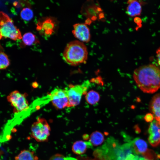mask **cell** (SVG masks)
<instances>
[{
	"label": "cell",
	"mask_w": 160,
	"mask_h": 160,
	"mask_svg": "<svg viewBox=\"0 0 160 160\" xmlns=\"http://www.w3.org/2000/svg\"><path fill=\"white\" fill-rule=\"evenodd\" d=\"M133 77L137 86L143 92L153 93L160 88V69L154 65H145L136 68Z\"/></svg>",
	"instance_id": "obj_1"
},
{
	"label": "cell",
	"mask_w": 160,
	"mask_h": 160,
	"mask_svg": "<svg viewBox=\"0 0 160 160\" xmlns=\"http://www.w3.org/2000/svg\"><path fill=\"white\" fill-rule=\"evenodd\" d=\"M88 51L85 45L79 41H73L66 46L63 53V57L68 64L77 65L86 62Z\"/></svg>",
	"instance_id": "obj_2"
},
{
	"label": "cell",
	"mask_w": 160,
	"mask_h": 160,
	"mask_svg": "<svg viewBox=\"0 0 160 160\" xmlns=\"http://www.w3.org/2000/svg\"><path fill=\"white\" fill-rule=\"evenodd\" d=\"M2 37L14 40L22 37L20 31L15 25L13 20L7 14L0 12V39Z\"/></svg>",
	"instance_id": "obj_3"
},
{
	"label": "cell",
	"mask_w": 160,
	"mask_h": 160,
	"mask_svg": "<svg viewBox=\"0 0 160 160\" xmlns=\"http://www.w3.org/2000/svg\"><path fill=\"white\" fill-rule=\"evenodd\" d=\"M91 85L89 80L84 81L80 84H70L66 87L65 89L68 100V107L78 105L80 103L82 96L87 93V91Z\"/></svg>",
	"instance_id": "obj_4"
},
{
	"label": "cell",
	"mask_w": 160,
	"mask_h": 160,
	"mask_svg": "<svg viewBox=\"0 0 160 160\" xmlns=\"http://www.w3.org/2000/svg\"><path fill=\"white\" fill-rule=\"evenodd\" d=\"M50 131V127L47 120L38 117L31 126V136L37 142H46L48 140Z\"/></svg>",
	"instance_id": "obj_5"
},
{
	"label": "cell",
	"mask_w": 160,
	"mask_h": 160,
	"mask_svg": "<svg viewBox=\"0 0 160 160\" xmlns=\"http://www.w3.org/2000/svg\"><path fill=\"white\" fill-rule=\"evenodd\" d=\"M27 94L22 93L17 90L11 92L7 97L8 101L13 108V112L15 114L26 111L29 107L26 98Z\"/></svg>",
	"instance_id": "obj_6"
},
{
	"label": "cell",
	"mask_w": 160,
	"mask_h": 160,
	"mask_svg": "<svg viewBox=\"0 0 160 160\" xmlns=\"http://www.w3.org/2000/svg\"><path fill=\"white\" fill-rule=\"evenodd\" d=\"M48 100L53 106L57 109H62L68 107V100L64 89L56 88L47 95Z\"/></svg>",
	"instance_id": "obj_7"
},
{
	"label": "cell",
	"mask_w": 160,
	"mask_h": 160,
	"mask_svg": "<svg viewBox=\"0 0 160 160\" xmlns=\"http://www.w3.org/2000/svg\"><path fill=\"white\" fill-rule=\"evenodd\" d=\"M148 141L151 146H157L160 143V118L155 117L148 129Z\"/></svg>",
	"instance_id": "obj_8"
},
{
	"label": "cell",
	"mask_w": 160,
	"mask_h": 160,
	"mask_svg": "<svg viewBox=\"0 0 160 160\" xmlns=\"http://www.w3.org/2000/svg\"><path fill=\"white\" fill-rule=\"evenodd\" d=\"M72 33L74 36L82 42H88L90 39L89 28L86 24L77 23L73 25Z\"/></svg>",
	"instance_id": "obj_9"
},
{
	"label": "cell",
	"mask_w": 160,
	"mask_h": 160,
	"mask_svg": "<svg viewBox=\"0 0 160 160\" xmlns=\"http://www.w3.org/2000/svg\"><path fill=\"white\" fill-rule=\"evenodd\" d=\"M55 22L53 19L47 17L37 24V29L46 36L51 35L54 31Z\"/></svg>",
	"instance_id": "obj_10"
},
{
	"label": "cell",
	"mask_w": 160,
	"mask_h": 160,
	"mask_svg": "<svg viewBox=\"0 0 160 160\" xmlns=\"http://www.w3.org/2000/svg\"><path fill=\"white\" fill-rule=\"evenodd\" d=\"M131 143L137 155H145L149 151L146 142L144 140L137 137L131 141Z\"/></svg>",
	"instance_id": "obj_11"
},
{
	"label": "cell",
	"mask_w": 160,
	"mask_h": 160,
	"mask_svg": "<svg viewBox=\"0 0 160 160\" xmlns=\"http://www.w3.org/2000/svg\"><path fill=\"white\" fill-rule=\"evenodd\" d=\"M127 8V14L131 17L140 15L142 10L141 3L137 0H129Z\"/></svg>",
	"instance_id": "obj_12"
},
{
	"label": "cell",
	"mask_w": 160,
	"mask_h": 160,
	"mask_svg": "<svg viewBox=\"0 0 160 160\" xmlns=\"http://www.w3.org/2000/svg\"><path fill=\"white\" fill-rule=\"evenodd\" d=\"M149 109L155 117L160 118V93L153 97L150 102Z\"/></svg>",
	"instance_id": "obj_13"
},
{
	"label": "cell",
	"mask_w": 160,
	"mask_h": 160,
	"mask_svg": "<svg viewBox=\"0 0 160 160\" xmlns=\"http://www.w3.org/2000/svg\"><path fill=\"white\" fill-rule=\"evenodd\" d=\"M92 145L89 142L78 140L73 143L72 150V151L76 154H82L86 152L88 148L91 147Z\"/></svg>",
	"instance_id": "obj_14"
},
{
	"label": "cell",
	"mask_w": 160,
	"mask_h": 160,
	"mask_svg": "<svg viewBox=\"0 0 160 160\" xmlns=\"http://www.w3.org/2000/svg\"><path fill=\"white\" fill-rule=\"evenodd\" d=\"M38 157L32 151L23 150L15 157V160H38Z\"/></svg>",
	"instance_id": "obj_15"
},
{
	"label": "cell",
	"mask_w": 160,
	"mask_h": 160,
	"mask_svg": "<svg viewBox=\"0 0 160 160\" xmlns=\"http://www.w3.org/2000/svg\"><path fill=\"white\" fill-rule=\"evenodd\" d=\"M104 137L101 132L95 131L92 133L89 139V142L92 145L97 146L101 144L104 141Z\"/></svg>",
	"instance_id": "obj_16"
},
{
	"label": "cell",
	"mask_w": 160,
	"mask_h": 160,
	"mask_svg": "<svg viewBox=\"0 0 160 160\" xmlns=\"http://www.w3.org/2000/svg\"><path fill=\"white\" fill-rule=\"evenodd\" d=\"M85 95V99L87 102L91 105L96 104L100 100V96L99 94L95 90H90L87 92Z\"/></svg>",
	"instance_id": "obj_17"
},
{
	"label": "cell",
	"mask_w": 160,
	"mask_h": 160,
	"mask_svg": "<svg viewBox=\"0 0 160 160\" xmlns=\"http://www.w3.org/2000/svg\"><path fill=\"white\" fill-rule=\"evenodd\" d=\"M22 39L24 44L27 46L32 45L37 42V39L35 36L31 32H28L24 34Z\"/></svg>",
	"instance_id": "obj_18"
},
{
	"label": "cell",
	"mask_w": 160,
	"mask_h": 160,
	"mask_svg": "<svg viewBox=\"0 0 160 160\" xmlns=\"http://www.w3.org/2000/svg\"><path fill=\"white\" fill-rule=\"evenodd\" d=\"M10 64V61L7 55L4 52H0V70L7 68Z\"/></svg>",
	"instance_id": "obj_19"
},
{
	"label": "cell",
	"mask_w": 160,
	"mask_h": 160,
	"mask_svg": "<svg viewBox=\"0 0 160 160\" xmlns=\"http://www.w3.org/2000/svg\"><path fill=\"white\" fill-rule=\"evenodd\" d=\"M20 16L22 18L26 21H29L33 17V13L32 10L30 8L26 7L21 11Z\"/></svg>",
	"instance_id": "obj_20"
},
{
	"label": "cell",
	"mask_w": 160,
	"mask_h": 160,
	"mask_svg": "<svg viewBox=\"0 0 160 160\" xmlns=\"http://www.w3.org/2000/svg\"><path fill=\"white\" fill-rule=\"evenodd\" d=\"M49 160H67V159L63 155L57 153L52 156Z\"/></svg>",
	"instance_id": "obj_21"
},
{
	"label": "cell",
	"mask_w": 160,
	"mask_h": 160,
	"mask_svg": "<svg viewBox=\"0 0 160 160\" xmlns=\"http://www.w3.org/2000/svg\"><path fill=\"white\" fill-rule=\"evenodd\" d=\"M144 118L145 121L147 122H151L154 119L153 114L151 113L146 114Z\"/></svg>",
	"instance_id": "obj_22"
},
{
	"label": "cell",
	"mask_w": 160,
	"mask_h": 160,
	"mask_svg": "<svg viewBox=\"0 0 160 160\" xmlns=\"http://www.w3.org/2000/svg\"><path fill=\"white\" fill-rule=\"evenodd\" d=\"M156 53L158 63L159 65L160 66V47L157 50Z\"/></svg>",
	"instance_id": "obj_23"
}]
</instances>
